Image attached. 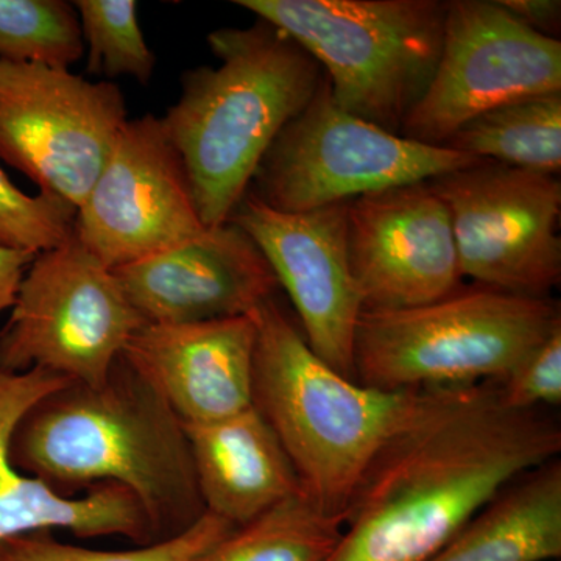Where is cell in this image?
<instances>
[{
  "label": "cell",
  "instance_id": "1",
  "mask_svg": "<svg viewBox=\"0 0 561 561\" xmlns=\"http://www.w3.org/2000/svg\"><path fill=\"white\" fill-rule=\"evenodd\" d=\"M560 453L556 416L512 408L497 382L427 389L368 465L328 561H426Z\"/></svg>",
  "mask_w": 561,
  "mask_h": 561
},
{
  "label": "cell",
  "instance_id": "2",
  "mask_svg": "<svg viewBox=\"0 0 561 561\" xmlns=\"http://www.w3.org/2000/svg\"><path fill=\"white\" fill-rule=\"evenodd\" d=\"M10 456L61 496L125 486L158 541L206 513L183 424L122 357L101 386L69 382L36 401L14 427Z\"/></svg>",
  "mask_w": 561,
  "mask_h": 561
},
{
  "label": "cell",
  "instance_id": "3",
  "mask_svg": "<svg viewBox=\"0 0 561 561\" xmlns=\"http://www.w3.org/2000/svg\"><path fill=\"white\" fill-rule=\"evenodd\" d=\"M219 66L183 73L179 102L161 124L183 158L205 228L227 224L262 158L319 91L312 55L271 22L210 32Z\"/></svg>",
  "mask_w": 561,
  "mask_h": 561
},
{
  "label": "cell",
  "instance_id": "4",
  "mask_svg": "<svg viewBox=\"0 0 561 561\" xmlns=\"http://www.w3.org/2000/svg\"><path fill=\"white\" fill-rule=\"evenodd\" d=\"M253 317V408L289 456L306 500L343 523L368 465L427 389L387 391L345 378L313 353L278 295Z\"/></svg>",
  "mask_w": 561,
  "mask_h": 561
},
{
  "label": "cell",
  "instance_id": "5",
  "mask_svg": "<svg viewBox=\"0 0 561 561\" xmlns=\"http://www.w3.org/2000/svg\"><path fill=\"white\" fill-rule=\"evenodd\" d=\"M561 328L560 302L465 283L440 300L362 312L354 378L387 391L500 382Z\"/></svg>",
  "mask_w": 561,
  "mask_h": 561
},
{
  "label": "cell",
  "instance_id": "6",
  "mask_svg": "<svg viewBox=\"0 0 561 561\" xmlns=\"http://www.w3.org/2000/svg\"><path fill=\"white\" fill-rule=\"evenodd\" d=\"M312 55L339 106L382 130L402 124L430 87L448 0H234Z\"/></svg>",
  "mask_w": 561,
  "mask_h": 561
},
{
  "label": "cell",
  "instance_id": "7",
  "mask_svg": "<svg viewBox=\"0 0 561 561\" xmlns=\"http://www.w3.org/2000/svg\"><path fill=\"white\" fill-rule=\"evenodd\" d=\"M481 161L382 130L337 105L321 80L309 105L272 144L250 192L280 213H309L373 192L459 171Z\"/></svg>",
  "mask_w": 561,
  "mask_h": 561
},
{
  "label": "cell",
  "instance_id": "8",
  "mask_svg": "<svg viewBox=\"0 0 561 561\" xmlns=\"http://www.w3.org/2000/svg\"><path fill=\"white\" fill-rule=\"evenodd\" d=\"M0 332V371L41 368L101 386L146 324L111 268L76 234L36 254Z\"/></svg>",
  "mask_w": 561,
  "mask_h": 561
},
{
  "label": "cell",
  "instance_id": "9",
  "mask_svg": "<svg viewBox=\"0 0 561 561\" xmlns=\"http://www.w3.org/2000/svg\"><path fill=\"white\" fill-rule=\"evenodd\" d=\"M127 121L124 94L113 81L0 61V160L77 209Z\"/></svg>",
  "mask_w": 561,
  "mask_h": 561
},
{
  "label": "cell",
  "instance_id": "10",
  "mask_svg": "<svg viewBox=\"0 0 561 561\" xmlns=\"http://www.w3.org/2000/svg\"><path fill=\"white\" fill-rule=\"evenodd\" d=\"M427 184L451 216L465 279L552 297L561 280L559 176L481 160Z\"/></svg>",
  "mask_w": 561,
  "mask_h": 561
},
{
  "label": "cell",
  "instance_id": "11",
  "mask_svg": "<svg viewBox=\"0 0 561 561\" xmlns=\"http://www.w3.org/2000/svg\"><path fill=\"white\" fill-rule=\"evenodd\" d=\"M561 92V43L497 0H448L440 60L401 136L443 147L465 124L507 103Z\"/></svg>",
  "mask_w": 561,
  "mask_h": 561
},
{
  "label": "cell",
  "instance_id": "12",
  "mask_svg": "<svg viewBox=\"0 0 561 561\" xmlns=\"http://www.w3.org/2000/svg\"><path fill=\"white\" fill-rule=\"evenodd\" d=\"M206 230L183 158L160 117L128 119L77 209L76 238L114 271L194 241Z\"/></svg>",
  "mask_w": 561,
  "mask_h": 561
},
{
  "label": "cell",
  "instance_id": "13",
  "mask_svg": "<svg viewBox=\"0 0 561 561\" xmlns=\"http://www.w3.org/2000/svg\"><path fill=\"white\" fill-rule=\"evenodd\" d=\"M348 203L280 213L247 192L230 220L260 247L321 360L354 379L362 302L348 256Z\"/></svg>",
  "mask_w": 561,
  "mask_h": 561
},
{
  "label": "cell",
  "instance_id": "14",
  "mask_svg": "<svg viewBox=\"0 0 561 561\" xmlns=\"http://www.w3.org/2000/svg\"><path fill=\"white\" fill-rule=\"evenodd\" d=\"M348 256L362 312L415 308L465 284L451 216L427 181L351 201Z\"/></svg>",
  "mask_w": 561,
  "mask_h": 561
},
{
  "label": "cell",
  "instance_id": "15",
  "mask_svg": "<svg viewBox=\"0 0 561 561\" xmlns=\"http://www.w3.org/2000/svg\"><path fill=\"white\" fill-rule=\"evenodd\" d=\"M113 272L146 323L251 316L280 290L260 247L232 221Z\"/></svg>",
  "mask_w": 561,
  "mask_h": 561
},
{
  "label": "cell",
  "instance_id": "16",
  "mask_svg": "<svg viewBox=\"0 0 561 561\" xmlns=\"http://www.w3.org/2000/svg\"><path fill=\"white\" fill-rule=\"evenodd\" d=\"M256 334L253 313L201 323H146L121 357L181 423H213L253 408Z\"/></svg>",
  "mask_w": 561,
  "mask_h": 561
},
{
  "label": "cell",
  "instance_id": "17",
  "mask_svg": "<svg viewBox=\"0 0 561 561\" xmlns=\"http://www.w3.org/2000/svg\"><path fill=\"white\" fill-rule=\"evenodd\" d=\"M72 382L32 368L0 371V541L28 531L66 529L79 538L124 537L138 546L157 542L149 516L135 494L117 483H101L87 494L66 497L14 467L11 435L41 398Z\"/></svg>",
  "mask_w": 561,
  "mask_h": 561
},
{
  "label": "cell",
  "instance_id": "18",
  "mask_svg": "<svg viewBox=\"0 0 561 561\" xmlns=\"http://www.w3.org/2000/svg\"><path fill=\"white\" fill-rule=\"evenodd\" d=\"M183 430L205 511L232 526L302 494L289 456L256 409Z\"/></svg>",
  "mask_w": 561,
  "mask_h": 561
},
{
  "label": "cell",
  "instance_id": "19",
  "mask_svg": "<svg viewBox=\"0 0 561 561\" xmlns=\"http://www.w3.org/2000/svg\"><path fill=\"white\" fill-rule=\"evenodd\" d=\"M561 557V460L519 476L426 561H549Z\"/></svg>",
  "mask_w": 561,
  "mask_h": 561
},
{
  "label": "cell",
  "instance_id": "20",
  "mask_svg": "<svg viewBox=\"0 0 561 561\" xmlns=\"http://www.w3.org/2000/svg\"><path fill=\"white\" fill-rule=\"evenodd\" d=\"M446 149L546 175L561 169V92L486 111L459 128Z\"/></svg>",
  "mask_w": 561,
  "mask_h": 561
},
{
  "label": "cell",
  "instance_id": "21",
  "mask_svg": "<svg viewBox=\"0 0 561 561\" xmlns=\"http://www.w3.org/2000/svg\"><path fill=\"white\" fill-rule=\"evenodd\" d=\"M342 526L300 494L234 527L201 561H328Z\"/></svg>",
  "mask_w": 561,
  "mask_h": 561
},
{
  "label": "cell",
  "instance_id": "22",
  "mask_svg": "<svg viewBox=\"0 0 561 561\" xmlns=\"http://www.w3.org/2000/svg\"><path fill=\"white\" fill-rule=\"evenodd\" d=\"M83 55V35L73 3L0 0V61L69 69Z\"/></svg>",
  "mask_w": 561,
  "mask_h": 561
},
{
  "label": "cell",
  "instance_id": "23",
  "mask_svg": "<svg viewBox=\"0 0 561 561\" xmlns=\"http://www.w3.org/2000/svg\"><path fill=\"white\" fill-rule=\"evenodd\" d=\"M232 529L206 512L181 534L130 551H94L58 541L50 530L28 531L0 541V561H201Z\"/></svg>",
  "mask_w": 561,
  "mask_h": 561
},
{
  "label": "cell",
  "instance_id": "24",
  "mask_svg": "<svg viewBox=\"0 0 561 561\" xmlns=\"http://www.w3.org/2000/svg\"><path fill=\"white\" fill-rule=\"evenodd\" d=\"M88 72L106 79L130 76L147 84L157 58L147 46L135 0H77Z\"/></svg>",
  "mask_w": 561,
  "mask_h": 561
},
{
  "label": "cell",
  "instance_id": "25",
  "mask_svg": "<svg viewBox=\"0 0 561 561\" xmlns=\"http://www.w3.org/2000/svg\"><path fill=\"white\" fill-rule=\"evenodd\" d=\"M77 208L55 195L18 190L0 168V247L43 253L68 241Z\"/></svg>",
  "mask_w": 561,
  "mask_h": 561
},
{
  "label": "cell",
  "instance_id": "26",
  "mask_svg": "<svg viewBox=\"0 0 561 561\" xmlns=\"http://www.w3.org/2000/svg\"><path fill=\"white\" fill-rule=\"evenodd\" d=\"M502 398L523 411H548L561 404V328L523 357L500 382Z\"/></svg>",
  "mask_w": 561,
  "mask_h": 561
},
{
  "label": "cell",
  "instance_id": "27",
  "mask_svg": "<svg viewBox=\"0 0 561 561\" xmlns=\"http://www.w3.org/2000/svg\"><path fill=\"white\" fill-rule=\"evenodd\" d=\"M505 10L531 31L559 39L561 32L560 0H497Z\"/></svg>",
  "mask_w": 561,
  "mask_h": 561
},
{
  "label": "cell",
  "instance_id": "28",
  "mask_svg": "<svg viewBox=\"0 0 561 561\" xmlns=\"http://www.w3.org/2000/svg\"><path fill=\"white\" fill-rule=\"evenodd\" d=\"M35 257L32 251L0 247V312L13 308L25 272Z\"/></svg>",
  "mask_w": 561,
  "mask_h": 561
}]
</instances>
